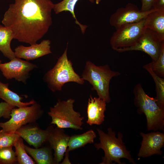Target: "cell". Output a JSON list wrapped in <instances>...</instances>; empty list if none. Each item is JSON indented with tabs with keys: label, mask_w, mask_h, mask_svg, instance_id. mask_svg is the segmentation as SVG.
Segmentation results:
<instances>
[{
	"label": "cell",
	"mask_w": 164,
	"mask_h": 164,
	"mask_svg": "<svg viewBox=\"0 0 164 164\" xmlns=\"http://www.w3.org/2000/svg\"><path fill=\"white\" fill-rule=\"evenodd\" d=\"M99 136L100 142L95 143V147L97 150L102 149L104 152V156L102 158V162L100 164H111L114 162L119 164L125 163L120 161L121 158H125L133 164H136L132 157L123 142V135L120 132L118 133L117 138L115 131L110 128L108 129L106 133L101 130L97 128Z\"/></svg>",
	"instance_id": "cell-2"
},
{
	"label": "cell",
	"mask_w": 164,
	"mask_h": 164,
	"mask_svg": "<svg viewBox=\"0 0 164 164\" xmlns=\"http://www.w3.org/2000/svg\"><path fill=\"white\" fill-rule=\"evenodd\" d=\"M22 138L20 137L13 145L19 164H34L36 162L27 154Z\"/></svg>",
	"instance_id": "cell-24"
},
{
	"label": "cell",
	"mask_w": 164,
	"mask_h": 164,
	"mask_svg": "<svg viewBox=\"0 0 164 164\" xmlns=\"http://www.w3.org/2000/svg\"><path fill=\"white\" fill-rule=\"evenodd\" d=\"M78 0H63L59 3L54 4L53 9L56 14L63 11L70 12L75 20V23L79 26L82 33L84 34L87 26L81 24L77 20L74 13L75 6ZM88 0L93 2L94 0Z\"/></svg>",
	"instance_id": "cell-22"
},
{
	"label": "cell",
	"mask_w": 164,
	"mask_h": 164,
	"mask_svg": "<svg viewBox=\"0 0 164 164\" xmlns=\"http://www.w3.org/2000/svg\"><path fill=\"white\" fill-rule=\"evenodd\" d=\"M153 71L159 76L164 77V43L162 46L159 55L156 61L151 63Z\"/></svg>",
	"instance_id": "cell-27"
},
{
	"label": "cell",
	"mask_w": 164,
	"mask_h": 164,
	"mask_svg": "<svg viewBox=\"0 0 164 164\" xmlns=\"http://www.w3.org/2000/svg\"><path fill=\"white\" fill-rule=\"evenodd\" d=\"M37 66L27 61L15 57L9 62L0 63V70L7 79L14 78L26 84L29 72Z\"/></svg>",
	"instance_id": "cell-9"
},
{
	"label": "cell",
	"mask_w": 164,
	"mask_h": 164,
	"mask_svg": "<svg viewBox=\"0 0 164 164\" xmlns=\"http://www.w3.org/2000/svg\"><path fill=\"white\" fill-rule=\"evenodd\" d=\"M14 39L12 31L7 27L0 25V51L10 60L15 58L14 52L11 47V43Z\"/></svg>",
	"instance_id": "cell-20"
},
{
	"label": "cell",
	"mask_w": 164,
	"mask_h": 164,
	"mask_svg": "<svg viewBox=\"0 0 164 164\" xmlns=\"http://www.w3.org/2000/svg\"><path fill=\"white\" fill-rule=\"evenodd\" d=\"M154 10L152 9L148 11L142 12L136 5L129 3L125 7L118 8L111 16L109 23L116 29L123 25L139 22Z\"/></svg>",
	"instance_id": "cell-10"
},
{
	"label": "cell",
	"mask_w": 164,
	"mask_h": 164,
	"mask_svg": "<svg viewBox=\"0 0 164 164\" xmlns=\"http://www.w3.org/2000/svg\"><path fill=\"white\" fill-rule=\"evenodd\" d=\"M143 68L153 78L155 85L156 99L160 106L164 108V79L157 75L152 70L151 63L144 65Z\"/></svg>",
	"instance_id": "cell-23"
},
{
	"label": "cell",
	"mask_w": 164,
	"mask_h": 164,
	"mask_svg": "<svg viewBox=\"0 0 164 164\" xmlns=\"http://www.w3.org/2000/svg\"><path fill=\"white\" fill-rule=\"evenodd\" d=\"M64 155H65V157L63 162L61 164H71L69 159V152L66 150Z\"/></svg>",
	"instance_id": "cell-31"
},
{
	"label": "cell",
	"mask_w": 164,
	"mask_h": 164,
	"mask_svg": "<svg viewBox=\"0 0 164 164\" xmlns=\"http://www.w3.org/2000/svg\"><path fill=\"white\" fill-rule=\"evenodd\" d=\"M2 62V60L0 59V63Z\"/></svg>",
	"instance_id": "cell-33"
},
{
	"label": "cell",
	"mask_w": 164,
	"mask_h": 164,
	"mask_svg": "<svg viewBox=\"0 0 164 164\" xmlns=\"http://www.w3.org/2000/svg\"><path fill=\"white\" fill-rule=\"evenodd\" d=\"M152 9L155 11L164 10V0H153Z\"/></svg>",
	"instance_id": "cell-29"
},
{
	"label": "cell",
	"mask_w": 164,
	"mask_h": 164,
	"mask_svg": "<svg viewBox=\"0 0 164 164\" xmlns=\"http://www.w3.org/2000/svg\"><path fill=\"white\" fill-rule=\"evenodd\" d=\"M120 74L119 72L112 70L108 64L97 66L87 61L81 77L91 84L92 86L91 90L96 91L99 98L108 103L111 100L109 91L110 81L113 77Z\"/></svg>",
	"instance_id": "cell-5"
},
{
	"label": "cell",
	"mask_w": 164,
	"mask_h": 164,
	"mask_svg": "<svg viewBox=\"0 0 164 164\" xmlns=\"http://www.w3.org/2000/svg\"><path fill=\"white\" fill-rule=\"evenodd\" d=\"M16 132L5 131L2 129L0 130V148L12 146L15 142L20 137Z\"/></svg>",
	"instance_id": "cell-26"
},
{
	"label": "cell",
	"mask_w": 164,
	"mask_h": 164,
	"mask_svg": "<svg viewBox=\"0 0 164 164\" xmlns=\"http://www.w3.org/2000/svg\"><path fill=\"white\" fill-rule=\"evenodd\" d=\"M74 99L69 98L66 101L58 100L56 104L50 107L48 112L51 117V124L62 128H70L82 130L84 118L80 114L73 109Z\"/></svg>",
	"instance_id": "cell-6"
},
{
	"label": "cell",
	"mask_w": 164,
	"mask_h": 164,
	"mask_svg": "<svg viewBox=\"0 0 164 164\" xmlns=\"http://www.w3.org/2000/svg\"><path fill=\"white\" fill-rule=\"evenodd\" d=\"M67 49L68 44L54 67L43 77L44 81L53 92L61 91L67 83L73 82L80 85L84 83V80L75 71L72 62L68 58Z\"/></svg>",
	"instance_id": "cell-4"
},
{
	"label": "cell",
	"mask_w": 164,
	"mask_h": 164,
	"mask_svg": "<svg viewBox=\"0 0 164 164\" xmlns=\"http://www.w3.org/2000/svg\"><path fill=\"white\" fill-rule=\"evenodd\" d=\"M70 136L65 133L63 128L56 127L52 130L47 142L54 152V160L58 164L63 158L67 150Z\"/></svg>",
	"instance_id": "cell-14"
},
{
	"label": "cell",
	"mask_w": 164,
	"mask_h": 164,
	"mask_svg": "<svg viewBox=\"0 0 164 164\" xmlns=\"http://www.w3.org/2000/svg\"><path fill=\"white\" fill-rule=\"evenodd\" d=\"M145 26L154 33L161 42L164 41V10H154L145 19Z\"/></svg>",
	"instance_id": "cell-17"
},
{
	"label": "cell",
	"mask_w": 164,
	"mask_h": 164,
	"mask_svg": "<svg viewBox=\"0 0 164 164\" xmlns=\"http://www.w3.org/2000/svg\"><path fill=\"white\" fill-rule=\"evenodd\" d=\"M142 137L138 156L143 158L153 155H161V149L164 145V134L159 131L140 134Z\"/></svg>",
	"instance_id": "cell-13"
},
{
	"label": "cell",
	"mask_w": 164,
	"mask_h": 164,
	"mask_svg": "<svg viewBox=\"0 0 164 164\" xmlns=\"http://www.w3.org/2000/svg\"><path fill=\"white\" fill-rule=\"evenodd\" d=\"M27 152L33 159L37 164H54L52 148L50 146L32 148L24 145Z\"/></svg>",
	"instance_id": "cell-18"
},
{
	"label": "cell",
	"mask_w": 164,
	"mask_h": 164,
	"mask_svg": "<svg viewBox=\"0 0 164 164\" xmlns=\"http://www.w3.org/2000/svg\"><path fill=\"white\" fill-rule=\"evenodd\" d=\"M43 113L41 105L36 102L29 106L14 108L11 111L9 120L0 122V127L4 131L15 132L23 125L35 122Z\"/></svg>",
	"instance_id": "cell-8"
},
{
	"label": "cell",
	"mask_w": 164,
	"mask_h": 164,
	"mask_svg": "<svg viewBox=\"0 0 164 164\" xmlns=\"http://www.w3.org/2000/svg\"><path fill=\"white\" fill-rule=\"evenodd\" d=\"M15 106L6 102L0 103V118L10 119L12 109Z\"/></svg>",
	"instance_id": "cell-28"
},
{
	"label": "cell",
	"mask_w": 164,
	"mask_h": 164,
	"mask_svg": "<svg viewBox=\"0 0 164 164\" xmlns=\"http://www.w3.org/2000/svg\"><path fill=\"white\" fill-rule=\"evenodd\" d=\"M50 44V40L46 39L29 46H19L15 49V57L27 61L34 60L51 53Z\"/></svg>",
	"instance_id": "cell-15"
},
{
	"label": "cell",
	"mask_w": 164,
	"mask_h": 164,
	"mask_svg": "<svg viewBox=\"0 0 164 164\" xmlns=\"http://www.w3.org/2000/svg\"><path fill=\"white\" fill-rule=\"evenodd\" d=\"M9 86L8 83H3L0 80V98L5 102L18 107L29 106L36 102L33 99L28 102H22L23 97L11 91L9 88Z\"/></svg>",
	"instance_id": "cell-19"
},
{
	"label": "cell",
	"mask_w": 164,
	"mask_h": 164,
	"mask_svg": "<svg viewBox=\"0 0 164 164\" xmlns=\"http://www.w3.org/2000/svg\"><path fill=\"white\" fill-rule=\"evenodd\" d=\"M133 93L134 103L138 108V112L144 113L146 117L148 130H164V108L159 106L155 98L146 94L141 84L134 86Z\"/></svg>",
	"instance_id": "cell-3"
},
{
	"label": "cell",
	"mask_w": 164,
	"mask_h": 164,
	"mask_svg": "<svg viewBox=\"0 0 164 164\" xmlns=\"http://www.w3.org/2000/svg\"><path fill=\"white\" fill-rule=\"evenodd\" d=\"M110 39L114 50L121 53L127 51L133 46L145 29V19L137 22L122 25L116 29Z\"/></svg>",
	"instance_id": "cell-7"
},
{
	"label": "cell",
	"mask_w": 164,
	"mask_h": 164,
	"mask_svg": "<svg viewBox=\"0 0 164 164\" xmlns=\"http://www.w3.org/2000/svg\"><path fill=\"white\" fill-rule=\"evenodd\" d=\"M96 3L97 4H98L100 2L101 0H95Z\"/></svg>",
	"instance_id": "cell-32"
},
{
	"label": "cell",
	"mask_w": 164,
	"mask_h": 164,
	"mask_svg": "<svg viewBox=\"0 0 164 164\" xmlns=\"http://www.w3.org/2000/svg\"><path fill=\"white\" fill-rule=\"evenodd\" d=\"M106 103L105 101L99 97H93L90 95L87 108V123L90 125H99L103 122Z\"/></svg>",
	"instance_id": "cell-16"
},
{
	"label": "cell",
	"mask_w": 164,
	"mask_h": 164,
	"mask_svg": "<svg viewBox=\"0 0 164 164\" xmlns=\"http://www.w3.org/2000/svg\"><path fill=\"white\" fill-rule=\"evenodd\" d=\"M12 146L0 148V164H15L18 163L15 152Z\"/></svg>",
	"instance_id": "cell-25"
},
{
	"label": "cell",
	"mask_w": 164,
	"mask_h": 164,
	"mask_svg": "<svg viewBox=\"0 0 164 164\" xmlns=\"http://www.w3.org/2000/svg\"><path fill=\"white\" fill-rule=\"evenodd\" d=\"M54 128L53 126L51 125L45 130H43L40 128L35 122L23 125L16 132L29 145L33 146L35 148H38L47 142Z\"/></svg>",
	"instance_id": "cell-12"
},
{
	"label": "cell",
	"mask_w": 164,
	"mask_h": 164,
	"mask_svg": "<svg viewBox=\"0 0 164 164\" xmlns=\"http://www.w3.org/2000/svg\"><path fill=\"white\" fill-rule=\"evenodd\" d=\"M54 5L50 0H15L5 13L2 23L12 31L14 39L36 44L52 24Z\"/></svg>",
	"instance_id": "cell-1"
},
{
	"label": "cell",
	"mask_w": 164,
	"mask_h": 164,
	"mask_svg": "<svg viewBox=\"0 0 164 164\" xmlns=\"http://www.w3.org/2000/svg\"><path fill=\"white\" fill-rule=\"evenodd\" d=\"M153 0H141L142 6L140 10L142 12H146L152 9Z\"/></svg>",
	"instance_id": "cell-30"
},
{
	"label": "cell",
	"mask_w": 164,
	"mask_h": 164,
	"mask_svg": "<svg viewBox=\"0 0 164 164\" xmlns=\"http://www.w3.org/2000/svg\"><path fill=\"white\" fill-rule=\"evenodd\" d=\"M163 43L164 41L161 42L152 31L145 29L135 43L127 51L143 52L149 55L153 62L158 58Z\"/></svg>",
	"instance_id": "cell-11"
},
{
	"label": "cell",
	"mask_w": 164,
	"mask_h": 164,
	"mask_svg": "<svg viewBox=\"0 0 164 164\" xmlns=\"http://www.w3.org/2000/svg\"><path fill=\"white\" fill-rule=\"evenodd\" d=\"M96 135L92 129L80 135L70 136L67 150L69 152L84 147L87 144L94 143Z\"/></svg>",
	"instance_id": "cell-21"
}]
</instances>
